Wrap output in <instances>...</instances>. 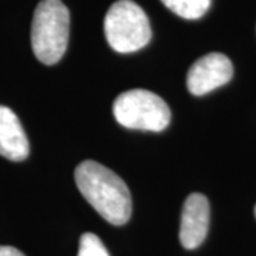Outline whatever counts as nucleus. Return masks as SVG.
Here are the masks:
<instances>
[{
	"label": "nucleus",
	"instance_id": "obj_1",
	"mask_svg": "<svg viewBox=\"0 0 256 256\" xmlns=\"http://www.w3.org/2000/svg\"><path fill=\"white\" fill-rule=\"evenodd\" d=\"M74 180L82 195L111 225H124L131 218V194L126 182L110 168L92 160L76 168Z\"/></svg>",
	"mask_w": 256,
	"mask_h": 256
},
{
	"label": "nucleus",
	"instance_id": "obj_2",
	"mask_svg": "<svg viewBox=\"0 0 256 256\" xmlns=\"http://www.w3.org/2000/svg\"><path fill=\"white\" fill-rule=\"evenodd\" d=\"M70 34V13L62 0H42L32 23V47L38 62L53 66L63 57Z\"/></svg>",
	"mask_w": 256,
	"mask_h": 256
},
{
	"label": "nucleus",
	"instance_id": "obj_3",
	"mask_svg": "<svg viewBox=\"0 0 256 256\" xmlns=\"http://www.w3.org/2000/svg\"><path fill=\"white\" fill-rule=\"evenodd\" d=\"M104 33L117 53H134L146 47L151 36V24L146 12L132 0H118L104 18Z\"/></svg>",
	"mask_w": 256,
	"mask_h": 256
},
{
	"label": "nucleus",
	"instance_id": "obj_4",
	"mask_svg": "<svg viewBox=\"0 0 256 256\" xmlns=\"http://www.w3.org/2000/svg\"><path fill=\"white\" fill-rule=\"evenodd\" d=\"M112 112L122 127L154 132L165 130L171 120L168 104L156 92L142 88L120 94L112 104Z\"/></svg>",
	"mask_w": 256,
	"mask_h": 256
},
{
	"label": "nucleus",
	"instance_id": "obj_5",
	"mask_svg": "<svg viewBox=\"0 0 256 256\" xmlns=\"http://www.w3.org/2000/svg\"><path fill=\"white\" fill-rule=\"evenodd\" d=\"M234 76V66L222 53H210L192 64L186 74V87L194 96H204L226 84Z\"/></svg>",
	"mask_w": 256,
	"mask_h": 256
},
{
	"label": "nucleus",
	"instance_id": "obj_6",
	"mask_svg": "<svg viewBox=\"0 0 256 256\" xmlns=\"http://www.w3.org/2000/svg\"><path fill=\"white\" fill-rule=\"evenodd\" d=\"M210 229V202L202 194H191L184 204L180 240L185 249H195L206 238Z\"/></svg>",
	"mask_w": 256,
	"mask_h": 256
},
{
	"label": "nucleus",
	"instance_id": "obj_7",
	"mask_svg": "<svg viewBox=\"0 0 256 256\" xmlns=\"http://www.w3.org/2000/svg\"><path fill=\"white\" fill-rule=\"evenodd\" d=\"M30 152L28 140L18 117L6 106H0V156L10 161H23Z\"/></svg>",
	"mask_w": 256,
	"mask_h": 256
},
{
	"label": "nucleus",
	"instance_id": "obj_8",
	"mask_svg": "<svg viewBox=\"0 0 256 256\" xmlns=\"http://www.w3.org/2000/svg\"><path fill=\"white\" fill-rule=\"evenodd\" d=\"M165 8L174 12L180 18L188 20L201 18L208 9L212 0H161Z\"/></svg>",
	"mask_w": 256,
	"mask_h": 256
},
{
	"label": "nucleus",
	"instance_id": "obj_9",
	"mask_svg": "<svg viewBox=\"0 0 256 256\" xmlns=\"http://www.w3.org/2000/svg\"><path fill=\"white\" fill-rule=\"evenodd\" d=\"M77 256H110L101 239L94 234H84L80 238V246Z\"/></svg>",
	"mask_w": 256,
	"mask_h": 256
},
{
	"label": "nucleus",
	"instance_id": "obj_10",
	"mask_svg": "<svg viewBox=\"0 0 256 256\" xmlns=\"http://www.w3.org/2000/svg\"><path fill=\"white\" fill-rule=\"evenodd\" d=\"M0 256H24V254L13 246H0Z\"/></svg>",
	"mask_w": 256,
	"mask_h": 256
},
{
	"label": "nucleus",
	"instance_id": "obj_11",
	"mask_svg": "<svg viewBox=\"0 0 256 256\" xmlns=\"http://www.w3.org/2000/svg\"><path fill=\"white\" fill-rule=\"evenodd\" d=\"M255 216H256V206H255Z\"/></svg>",
	"mask_w": 256,
	"mask_h": 256
}]
</instances>
